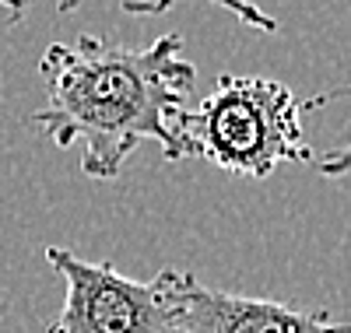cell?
Instances as JSON below:
<instances>
[{"label": "cell", "instance_id": "4", "mask_svg": "<svg viewBox=\"0 0 351 333\" xmlns=\"http://www.w3.org/2000/svg\"><path fill=\"white\" fill-rule=\"evenodd\" d=\"M180 333H351V319H334L327 309H291L274 298L208 288L183 270Z\"/></svg>", "mask_w": 351, "mask_h": 333}, {"label": "cell", "instance_id": "6", "mask_svg": "<svg viewBox=\"0 0 351 333\" xmlns=\"http://www.w3.org/2000/svg\"><path fill=\"white\" fill-rule=\"evenodd\" d=\"M316 169H319L324 179H348L351 175V140L334 147V151H327V155L316 162Z\"/></svg>", "mask_w": 351, "mask_h": 333}, {"label": "cell", "instance_id": "5", "mask_svg": "<svg viewBox=\"0 0 351 333\" xmlns=\"http://www.w3.org/2000/svg\"><path fill=\"white\" fill-rule=\"evenodd\" d=\"M77 4H81V0H53L56 14H71ZM176 4H180V0H120V11H123V14H134V18H155V14L172 11ZM204 4H215V8L228 11L236 21H243L246 28H253V32H263V36H274L278 28H281L278 18H271L260 4H253V0H204Z\"/></svg>", "mask_w": 351, "mask_h": 333}, {"label": "cell", "instance_id": "7", "mask_svg": "<svg viewBox=\"0 0 351 333\" xmlns=\"http://www.w3.org/2000/svg\"><path fill=\"white\" fill-rule=\"evenodd\" d=\"M0 11H8V18L18 21V18L28 11V0H0Z\"/></svg>", "mask_w": 351, "mask_h": 333}, {"label": "cell", "instance_id": "2", "mask_svg": "<svg viewBox=\"0 0 351 333\" xmlns=\"http://www.w3.org/2000/svg\"><path fill=\"white\" fill-rule=\"evenodd\" d=\"M341 95H351V84L302 99L278 77L221 74L211 92L183 112L186 158H204L243 179H267L278 165H309L313 147L302 119Z\"/></svg>", "mask_w": 351, "mask_h": 333}, {"label": "cell", "instance_id": "1", "mask_svg": "<svg viewBox=\"0 0 351 333\" xmlns=\"http://www.w3.org/2000/svg\"><path fill=\"white\" fill-rule=\"evenodd\" d=\"M46 106L32 127L56 147L81 144V172L112 183L137 144L155 140L165 162H183V112L197 81L183 56V36L169 32L152 46H120L102 36L49 42L39 56Z\"/></svg>", "mask_w": 351, "mask_h": 333}, {"label": "cell", "instance_id": "3", "mask_svg": "<svg viewBox=\"0 0 351 333\" xmlns=\"http://www.w3.org/2000/svg\"><path fill=\"white\" fill-rule=\"evenodd\" d=\"M46 263L64 278V306L49 333H180L183 270L134 281L109 263L81 260L67 246H49Z\"/></svg>", "mask_w": 351, "mask_h": 333}]
</instances>
